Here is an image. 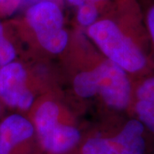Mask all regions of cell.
Wrapping results in <instances>:
<instances>
[{
  "mask_svg": "<svg viewBox=\"0 0 154 154\" xmlns=\"http://www.w3.org/2000/svg\"><path fill=\"white\" fill-rule=\"evenodd\" d=\"M149 40L154 48V0H136Z\"/></svg>",
  "mask_w": 154,
  "mask_h": 154,
  "instance_id": "cell-9",
  "label": "cell"
},
{
  "mask_svg": "<svg viewBox=\"0 0 154 154\" xmlns=\"http://www.w3.org/2000/svg\"><path fill=\"white\" fill-rule=\"evenodd\" d=\"M13 0H0V9L5 10V5H10L11 6H13Z\"/></svg>",
  "mask_w": 154,
  "mask_h": 154,
  "instance_id": "cell-13",
  "label": "cell"
},
{
  "mask_svg": "<svg viewBox=\"0 0 154 154\" xmlns=\"http://www.w3.org/2000/svg\"><path fill=\"white\" fill-rule=\"evenodd\" d=\"M71 5L76 6L77 8L83 5H93L97 7L100 11V8L104 7L109 0H67Z\"/></svg>",
  "mask_w": 154,
  "mask_h": 154,
  "instance_id": "cell-12",
  "label": "cell"
},
{
  "mask_svg": "<svg viewBox=\"0 0 154 154\" xmlns=\"http://www.w3.org/2000/svg\"><path fill=\"white\" fill-rule=\"evenodd\" d=\"M88 35L109 60L128 74H148L152 62L137 40L111 18H102L90 26Z\"/></svg>",
  "mask_w": 154,
  "mask_h": 154,
  "instance_id": "cell-1",
  "label": "cell"
},
{
  "mask_svg": "<svg viewBox=\"0 0 154 154\" xmlns=\"http://www.w3.org/2000/svg\"><path fill=\"white\" fill-rule=\"evenodd\" d=\"M0 99L10 107L28 110L34 96L28 86V72L19 62L0 68Z\"/></svg>",
  "mask_w": 154,
  "mask_h": 154,
  "instance_id": "cell-6",
  "label": "cell"
},
{
  "mask_svg": "<svg viewBox=\"0 0 154 154\" xmlns=\"http://www.w3.org/2000/svg\"><path fill=\"white\" fill-rule=\"evenodd\" d=\"M78 154H154V135L134 117L116 133L82 140Z\"/></svg>",
  "mask_w": 154,
  "mask_h": 154,
  "instance_id": "cell-3",
  "label": "cell"
},
{
  "mask_svg": "<svg viewBox=\"0 0 154 154\" xmlns=\"http://www.w3.org/2000/svg\"><path fill=\"white\" fill-rule=\"evenodd\" d=\"M128 73L108 60L89 71L78 74L74 89L82 98L99 94L105 104L113 109L125 110L133 103L134 92Z\"/></svg>",
  "mask_w": 154,
  "mask_h": 154,
  "instance_id": "cell-2",
  "label": "cell"
},
{
  "mask_svg": "<svg viewBox=\"0 0 154 154\" xmlns=\"http://www.w3.org/2000/svg\"><path fill=\"white\" fill-rule=\"evenodd\" d=\"M0 110H1V107H0Z\"/></svg>",
  "mask_w": 154,
  "mask_h": 154,
  "instance_id": "cell-14",
  "label": "cell"
},
{
  "mask_svg": "<svg viewBox=\"0 0 154 154\" xmlns=\"http://www.w3.org/2000/svg\"><path fill=\"white\" fill-rule=\"evenodd\" d=\"M100 11L93 5H83L77 8L76 18L80 25L89 28L99 20Z\"/></svg>",
  "mask_w": 154,
  "mask_h": 154,
  "instance_id": "cell-11",
  "label": "cell"
},
{
  "mask_svg": "<svg viewBox=\"0 0 154 154\" xmlns=\"http://www.w3.org/2000/svg\"><path fill=\"white\" fill-rule=\"evenodd\" d=\"M37 141L33 122L13 114L0 122V154H30Z\"/></svg>",
  "mask_w": 154,
  "mask_h": 154,
  "instance_id": "cell-7",
  "label": "cell"
},
{
  "mask_svg": "<svg viewBox=\"0 0 154 154\" xmlns=\"http://www.w3.org/2000/svg\"><path fill=\"white\" fill-rule=\"evenodd\" d=\"M33 126L39 149L46 154H71L82 141L76 127L59 122V108L52 101L38 107L33 116Z\"/></svg>",
  "mask_w": 154,
  "mask_h": 154,
  "instance_id": "cell-4",
  "label": "cell"
},
{
  "mask_svg": "<svg viewBox=\"0 0 154 154\" xmlns=\"http://www.w3.org/2000/svg\"><path fill=\"white\" fill-rule=\"evenodd\" d=\"M17 51L11 40L6 37L5 26L0 21V68L14 62Z\"/></svg>",
  "mask_w": 154,
  "mask_h": 154,
  "instance_id": "cell-10",
  "label": "cell"
},
{
  "mask_svg": "<svg viewBox=\"0 0 154 154\" xmlns=\"http://www.w3.org/2000/svg\"><path fill=\"white\" fill-rule=\"evenodd\" d=\"M24 22L44 49L53 54L65 49L69 35L63 28V12L54 2L45 0L30 6L25 13Z\"/></svg>",
  "mask_w": 154,
  "mask_h": 154,
  "instance_id": "cell-5",
  "label": "cell"
},
{
  "mask_svg": "<svg viewBox=\"0 0 154 154\" xmlns=\"http://www.w3.org/2000/svg\"><path fill=\"white\" fill-rule=\"evenodd\" d=\"M132 105L135 117L154 135V73L140 79L134 88Z\"/></svg>",
  "mask_w": 154,
  "mask_h": 154,
  "instance_id": "cell-8",
  "label": "cell"
}]
</instances>
